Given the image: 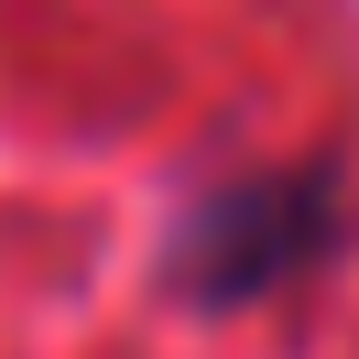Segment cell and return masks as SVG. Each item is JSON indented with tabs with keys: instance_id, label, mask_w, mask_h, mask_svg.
<instances>
[{
	"instance_id": "1",
	"label": "cell",
	"mask_w": 359,
	"mask_h": 359,
	"mask_svg": "<svg viewBox=\"0 0 359 359\" xmlns=\"http://www.w3.org/2000/svg\"><path fill=\"white\" fill-rule=\"evenodd\" d=\"M348 229V196L337 175H240V185H207L175 229V283L196 305H250V294L316 272Z\"/></svg>"
}]
</instances>
